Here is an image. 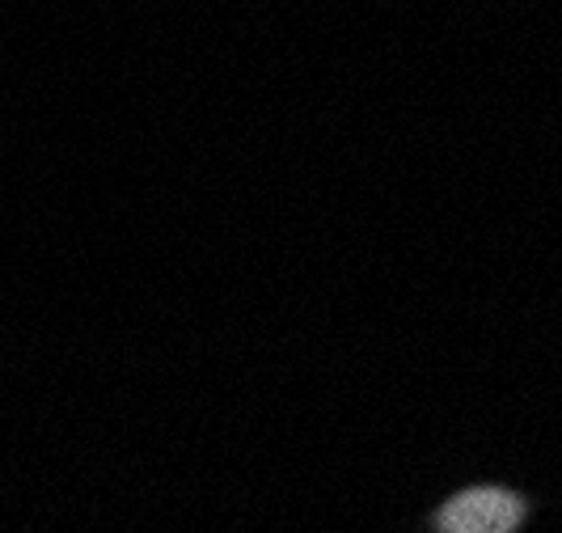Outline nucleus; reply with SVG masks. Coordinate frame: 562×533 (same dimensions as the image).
Segmentation results:
<instances>
[{
  "label": "nucleus",
  "mask_w": 562,
  "mask_h": 533,
  "mask_svg": "<svg viewBox=\"0 0 562 533\" xmlns=\"http://www.w3.org/2000/svg\"><path fill=\"white\" fill-rule=\"evenodd\" d=\"M529 517V504L507 487H470L436 512L440 533H516Z\"/></svg>",
  "instance_id": "nucleus-1"
}]
</instances>
